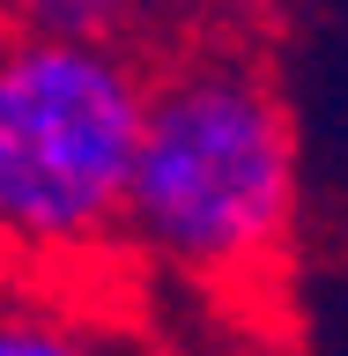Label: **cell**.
I'll return each instance as SVG.
<instances>
[{"label":"cell","instance_id":"cell-3","mask_svg":"<svg viewBox=\"0 0 348 356\" xmlns=\"http://www.w3.org/2000/svg\"><path fill=\"white\" fill-rule=\"evenodd\" d=\"M163 15H193V22H238L245 8H260V0H149Z\"/></svg>","mask_w":348,"mask_h":356},{"label":"cell","instance_id":"cell-1","mask_svg":"<svg viewBox=\"0 0 348 356\" xmlns=\"http://www.w3.org/2000/svg\"><path fill=\"white\" fill-rule=\"evenodd\" d=\"M297 216L304 149L274 60L230 22L156 38L119 275L163 282L215 312H252L282 282Z\"/></svg>","mask_w":348,"mask_h":356},{"label":"cell","instance_id":"cell-2","mask_svg":"<svg viewBox=\"0 0 348 356\" xmlns=\"http://www.w3.org/2000/svg\"><path fill=\"white\" fill-rule=\"evenodd\" d=\"M149 60V30L0 15V275L126 282L119 230Z\"/></svg>","mask_w":348,"mask_h":356},{"label":"cell","instance_id":"cell-4","mask_svg":"<svg viewBox=\"0 0 348 356\" xmlns=\"http://www.w3.org/2000/svg\"><path fill=\"white\" fill-rule=\"evenodd\" d=\"M8 8H22V0H0V15H8Z\"/></svg>","mask_w":348,"mask_h":356}]
</instances>
